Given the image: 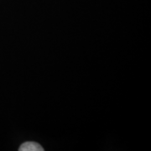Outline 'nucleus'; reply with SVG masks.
<instances>
[{"instance_id": "obj_1", "label": "nucleus", "mask_w": 151, "mask_h": 151, "mask_svg": "<svg viewBox=\"0 0 151 151\" xmlns=\"http://www.w3.org/2000/svg\"><path fill=\"white\" fill-rule=\"evenodd\" d=\"M19 151H43L44 149L40 145L35 142H25L20 145Z\"/></svg>"}]
</instances>
